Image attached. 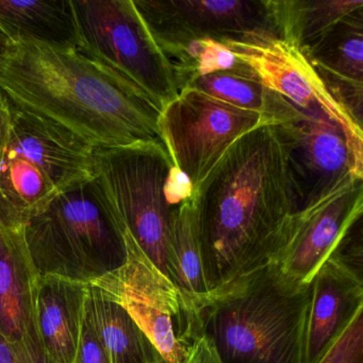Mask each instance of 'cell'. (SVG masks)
<instances>
[{"label": "cell", "mask_w": 363, "mask_h": 363, "mask_svg": "<svg viewBox=\"0 0 363 363\" xmlns=\"http://www.w3.org/2000/svg\"><path fill=\"white\" fill-rule=\"evenodd\" d=\"M73 363H110L109 356L97 335L94 323H93L88 295H86V305H84L79 347Z\"/></svg>", "instance_id": "obj_25"}, {"label": "cell", "mask_w": 363, "mask_h": 363, "mask_svg": "<svg viewBox=\"0 0 363 363\" xmlns=\"http://www.w3.org/2000/svg\"><path fill=\"white\" fill-rule=\"evenodd\" d=\"M159 363H167V362H165V361L163 360V361H161V362H159Z\"/></svg>", "instance_id": "obj_30"}, {"label": "cell", "mask_w": 363, "mask_h": 363, "mask_svg": "<svg viewBox=\"0 0 363 363\" xmlns=\"http://www.w3.org/2000/svg\"><path fill=\"white\" fill-rule=\"evenodd\" d=\"M259 82L309 113L322 114L345 133L357 176L363 178V131L333 99L313 65L301 50L278 38L224 42Z\"/></svg>", "instance_id": "obj_11"}, {"label": "cell", "mask_w": 363, "mask_h": 363, "mask_svg": "<svg viewBox=\"0 0 363 363\" xmlns=\"http://www.w3.org/2000/svg\"><path fill=\"white\" fill-rule=\"evenodd\" d=\"M184 88L195 89L240 109L256 112L269 125L286 122L296 116L299 110L256 78L244 77L227 72L199 76Z\"/></svg>", "instance_id": "obj_20"}, {"label": "cell", "mask_w": 363, "mask_h": 363, "mask_svg": "<svg viewBox=\"0 0 363 363\" xmlns=\"http://www.w3.org/2000/svg\"><path fill=\"white\" fill-rule=\"evenodd\" d=\"M12 112L9 101L0 91V157L11 126Z\"/></svg>", "instance_id": "obj_28"}, {"label": "cell", "mask_w": 363, "mask_h": 363, "mask_svg": "<svg viewBox=\"0 0 363 363\" xmlns=\"http://www.w3.org/2000/svg\"><path fill=\"white\" fill-rule=\"evenodd\" d=\"M172 250L177 272L178 288L203 305L209 291L201 265L193 195L182 201L176 214Z\"/></svg>", "instance_id": "obj_22"}, {"label": "cell", "mask_w": 363, "mask_h": 363, "mask_svg": "<svg viewBox=\"0 0 363 363\" xmlns=\"http://www.w3.org/2000/svg\"><path fill=\"white\" fill-rule=\"evenodd\" d=\"M9 104L11 126L0 157V216L12 226L25 227L61 191L94 175L95 148Z\"/></svg>", "instance_id": "obj_6"}, {"label": "cell", "mask_w": 363, "mask_h": 363, "mask_svg": "<svg viewBox=\"0 0 363 363\" xmlns=\"http://www.w3.org/2000/svg\"><path fill=\"white\" fill-rule=\"evenodd\" d=\"M89 284L38 275L35 316L50 363H73L79 347Z\"/></svg>", "instance_id": "obj_16"}, {"label": "cell", "mask_w": 363, "mask_h": 363, "mask_svg": "<svg viewBox=\"0 0 363 363\" xmlns=\"http://www.w3.org/2000/svg\"><path fill=\"white\" fill-rule=\"evenodd\" d=\"M88 301L97 335L109 356L110 363H159L160 352L128 312L89 284Z\"/></svg>", "instance_id": "obj_18"}, {"label": "cell", "mask_w": 363, "mask_h": 363, "mask_svg": "<svg viewBox=\"0 0 363 363\" xmlns=\"http://www.w3.org/2000/svg\"><path fill=\"white\" fill-rule=\"evenodd\" d=\"M311 291L267 265L207 295L203 335L223 363H303Z\"/></svg>", "instance_id": "obj_3"}, {"label": "cell", "mask_w": 363, "mask_h": 363, "mask_svg": "<svg viewBox=\"0 0 363 363\" xmlns=\"http://www.w3.org/2000/svg\"><path fill=\"white\" fill-rule=\"evenodd\" d=\"M280 39L301 52L340 21L362 9V0H273Z\"/></svg>", "instance_id": "obj_19"}, {"label": "cell", "mask_w": 363, "mask_h": 363, "mask_svg": "<svg viewBox=\"0 0 363 363\" xmlns=\"http://www.w3.org/2000/svg\"><path fill=\"white\" fill-rule=\"evenodd\" d=\"M184 363H223L212 342L206 335L195 340Z\"/></svg>", "instance_id": "obj_26"}, {"label": "cell", "mask_w": 363, "mask_h": 363, "mask_svg": "<svg viewBox=\"0 0 363 363\" xmlns=\"http://www.w3.org/2000/svg\"><path fill=\"white\" fill-rule=\"evenodd\" d=\"M25 227L0 216V337L37 363H50L35 316L38 274L29 256Z\"/></svg>", "instance_id": "obj_14"}, {"label": "cell", "mask_w": 363, "mask_h": 363, "mask_svg": "<svg viewBox=\"0 0 363 363\" xmlns=\"http://www.w3.org/2000/svg\"><path fill=\"white\" fill-rule=\"evenodd\" d=\"M159 48L192 40L278 38L273 0H133Z\"/></svg>", "instance_id": "obj_10"}, {"label": "cell", "mask_w": 363, "mask_h": 363, "mask_svg": "<svg viewBox=\"0 0 363 363\" xmlns=\"http://www.w3.org/2000/svg\"><path fill=\"white\" fill-rule=\"evenodd\" d=\"M124 237L126 263L91 284L128 312L165 362L184 363L203 335V305L161 273L126 231Z\"/></svg>", "instance_id": "obj_7"}, {"label": "cell", "mask_w": 363, "mask_h": 363, "mask_svg": "<svg viewBox=\"0 0 363 363\" xmlns=\"http://www.w3.org/2000/svg\"><path fill=\"white\" fill-rule=\"evenodd\" d=\"M0 91L23 111L93 148L161 141V109L139 86L77 48L14 44L0 59Z\"/></svg>", "instance_id": "obj_2"}, {"label": "cell", "mask_w": 363, "mask_h": 363, "mask_svg": "<svg viewBox=\"0 0 363 363\" xmlns=\"http://www.w3.org/2000/svg\"><path fill=\"white\" fill-rule=\"evenodd\" d=\"M80 50L111 67L163 108L179 94L175 67L133 0H72Z\"/></svg>", "instance_id": "obj_8"}, {"label": "cell", "mask_w": 363, "mask_h": 363, "mask_svg": "<svg viewBox=\"0 0 363 363\" xmlns=\"http://www.w3.org/2000/svg\"><path fill=\"white\" fill-rule=\"evenodd\" d=\"M301 52L314 69L363 84V8Z\"/></svg>", "instance_id": "obj_21"}, {"label": "cell", "mask_w": 363, "mask_h": 363, "mask_svg": "<svg viewBox=\"0 0 363 363\" xmlns=\"http://www.w3.org/2000/svg\"><path fill=\"white\" fill-rule=\"evenodd\" d=\"M14 43L10 40V38L4 33L3 29L0 28V59L7 56L8 52L13 48Z\"/></svg>", "instance_id": "obj_29"}, {"label": "cell", "mask_w": 363, "mask_h": 363, "mask_svg": "<svg viewBox=\"0 0 363 363\" xmlns=\"http://www.w3.org/2000/svg\"><path fill=\"white\" fill-rule=\"evenodd\" d=\"M303 363H316L363 310V280L328 258L311 281Z\"/></svg>", "instance_id": "obj_15"}, {"label": "cell", "mask_w": 363, "mask_h": 363, "mask_svg": "<svg viewBox=\"0 0 363 363\" xmlns=\"http://www.w3.org/2000/svg\"><path fill=\"white\" fill-rule=\"evenodd\" d=\"M39 276L91 284L127 261L124 230L96 174L52 197L25 224Z\"/></svg>", "instance_id": "obj_4"}, {"label": "cell", "mask_w": 363, "mask_h": 363, "mask_svg": "<svg viewBox=\"0 0 363 363\" xmlns=\"http://www.w3.org/2000/svg\"><path fill=\"white\" fill-rule=\"evenodd\" d=\"M0 28L14 44L80 48L72 0H0Z\"/></svg>", "instance_id": "obj_17"}, {"label": "cell", "mask_w": 363, "mask_h": 363, "mask_svg": "<svg viewBox=\"0 0 363 363\" xmlns=\"http://www.w3.org/2000/svg\"><path fill=\"white\" fill-rule=\"evenodd\" d=\"M193 199L209 293L274 264L292 237L296 214L275 127L263 125L239 138Z\"/></svg>", "instance_id": "obj_1"}, {"label": "cell", "mask_w": 363, "mask_h": 363, "mask_svg": "<svg viewBox=\"0 0 363 363\" xmlns=\"http://www.w3.org/2000/svg\"><path fill=\"white\" fill-rule=\"evenodd\" d=\"M0 363H37L27 352L0 337Z\"/></svg>", "instance_id": "obj_27"}, {"label": "cell", "mask_w": 363, "mask_h": 363, "mask_svg": "<svg viewBox=\"0 0 363 363\" xmlns=\"http://www.w3.org/2000/svg\"><path fill=\"white\" fill-rule=\"evenodd\" d=\"M94 169L123 230L178 286L172 250L174 223L182 201L194 191L162 142L95 148Z\"/></svg>", "instance_id": "obj_5"}, {"label": "cell", "mask_w": 363, "mask_h": 363, "mask_svg": "<svg viewBox=\"0 0 363 363\" xmlns=\"http://www.w3.org/2000/svg\"><path fill=\"white\" fill-rule=\"evenodd\" d=\"M263 125L269 124L260 114L192 88L179 91L163 108L158 123L161 142L193 191L239 138Z\"/></svg>", "instance_id": "obj_9"}, {"label": "cell", "mask_w": 363, "mask_h": 363, "mask_svg": "<svg viewBox=\"0 0 363 363\" xmlns=\"http://www.w3.org/2000/svg\"><path fill=\"white\" fill-rule=\"evenodd\" d=\"M316 363H363V310Z\"/></svg>", "instance_id": "obj_23"}, {"label": "cell", "mask_w": 363, "mask_h": 363, "mask_svg": "<svg viewBox=\"0 0 363 363\" xmlns=\"http://www.w3.org/2000/svg\"><path fill=\"white\" fill-rule=\"evenodd\" d=\"M363 216V178H354L306 211L294 216L290 241L274 263L294 286L311 284L344 233Z\"/></svg>", "instance_id": "obj_13"}, {"label": "cell", "mask_w": 363, "mask_h": 363, "mask_svg": "<svg viewBox=\"0 0 363 363\" xmlns=\"http://www.w3.org/2000/svg\"><path fill=\"white\" fill-rule=\"evenodd\" d=\"M362 216L352 223L329 257L360 280H363Z\"/></svg>", "instance_id": "obj_24"}, {"label": "cell", "mask_w": 363, "mask_h": 363, "mask_svg": "<svg viewBox=\"0 0 363 363\" xmlns=\"http://www.w3.org/2000/svg\"><path fill=\"white\" fill-rule=\"evenodd\" d=\"M273 126L284 148L296 213L360 178L343 129L327 116L299 109L290 120Z\"/></svg>", "instance_id": "obj_12"}]
</instances>
